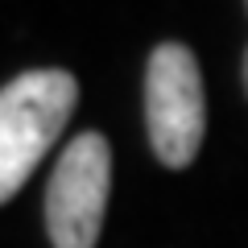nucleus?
<instances>
[{
	"instance_id": "7ed1b4c3",
	"label": "nucleus",
	"mask_w": 248,
	"mask_h": 248,
	"mask_svg": "<svg viewBox=\"0 0 248 248\" xmlns=\"http://www.w3.org/2000/svg\"><path fill=\"white\" fill-rule=\"evenodd\" d=\"M112 190L108 137L87 128L62 149L46 186V228L54 248H95Z\"/></svg>"
},
{
	"instance_id": "20e7f679",
	"label": "nucleus",
	"mask_w": 248,
	"mask_h": 248,
	"mask_svg": "<svg viewBox=\"0 0 248 248\" xmlns=\"http://www.w3.org/2000/svg\"><path fill=\"white\" fill-rule=\"evenodd\" d=\"M244 91H248V50H244Z\"/></svg>"
},
{
	"instance_id": "f257e3e1",
	"label": "nucleus",
	"mask_w": 248,
	"mask_h": 248,
	"mask_svg": "<svg viewBox=\"0 0 248 248\" xmlns=\"http://www.w3.org/2000/svg\"><path fill=\"white\" fill-rule=\"evenodd\" d=\"M79 104L71 71H25L0 87V203L29 182Z\"/></svg>"
},
{
	"instance_id": "f03ea898",
	"label": "nucleus",
	"mask_w": 248,
	"mask_h": 248,
	"mask_svg": "<svg viewBox=\"0 0 248 248\" xmlns=\"http://www.w3.org/2000/svg\"><path fill=\"white\" fill-rule=\"evenodd\" d=\"M145 124L161 166L186 170L207 133V99L199 58L182 42H161L145 66Z\"/></svg>"
}]
</instances>
